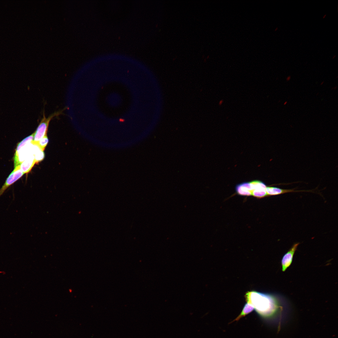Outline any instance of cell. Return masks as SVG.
Returning a JSON list of instances; mask_svg holds the SVG:
<instances>
[{
    "label": "cell",
    "mask_w": 338,
    "mask_h": 338,
    "mask_svg": "<svg viewBox=\"0 0 338 338\" xmlns=\"http://www.w3.org/2000/svg\"><path fill=\"white\" fill-rule=\"evenodd\" d=\"M48 142L49 139L46 135L41 139L36 145L43 151L48 144Z\"/></svg>",
    "instance_id": "7c38bea8"
},
{
    "label": "cell",
    "mask_w": 338,
    "mask_h": 338,
    "mask_svg": "<svg viewBox=\"0 0 338 338\" xmlns=\"http://www.w3.org/2000/svg\"><path fill=\"white\" fill-rule=\"evenodd\" d=\"M254 308L251 304L247 303L244 305L240 314L233 320V321H238L241 318L251 313Z\"/></svg>",
    "instance_id": "9c48e42d"
},
{
    "label": "cell",
    "mask_w": 338,
    "mask_h": 338,
    "mask_svg": "<svg viewBox=\"0 0 338 338\" xmlns=\"http://www.w3.org/2000/svg\"><path fill=\"white\" fill-rule=\"evenodd\" d=\"M323 82H324V81H323V82H322V83H321V85H322V84H323Z\"/></svg>",
    "instance_id": "ac0fdd59"
},
{
    "label": "cell",
    "mask_w": 338,
    "mask_h": 338,
    "mask_svg": "<svg viewBox=\"0 0 338 338\" xmlns=\"http://www.w3.org/2000/svg\"><path fill=\"white\" fill-rule=\"evenodd\" d=\"M24 174L19 169V165L14 167L13 171L7 178L5 183L0 189V197L9 186L21 177Z\"/></svg>",
    "instance_id": "3957f363"
},
{
    "label": "cell",
    "mask_w": 338,
    "mask_h": 338,
    "mask_svg": "<svg viewBox=\"0 0 338 338\" xmlns=\"http://www.w3.org/2000/svg\"><path fill=\"white\" fill-rule=\"evenodd\" d=\"M34 133L27 137L21 141L18 145L16 151H19L21 148L26 145L30 143L33 140Z\"/></svg>",
    "instance_id": "8fae6325"
},
{
    "label": "cell",
    "mask_w": 338,
    "mask_h": 338,
    "mask_svg": "<svg viewBox=\"0 0 338 338\" xmlns=\"http://www.w3.org/2000/svg\"><path fill=\"white\" fill-rule=\"evenodd\" d=\"M236 191L239 195L243 196L252 195L253 189L250 182H244L237 185Z\"/></svg>",
    "instance_id": "8992f818"
},
{
    "label": "cell",
    "mask_w": 338,
    "mask_h": 338,
    "mask_svg": "<svg viewBox=\"0 0 338 338\" xmlns=\"http://www.w3.org/2000/svg\"><path fill=\"white\" fill-rule=\"evenodd\" d=\"M63 111V110L56 112L48 118L46 117L44 113L43 117L34 133L33 139L32 141L33 144L37 145L41 139L47 135L49 125L51 120L54 117L62 114Z\"/></svg>",
    "instance_id": "7a4b0ae2"
},
{
    "label": "cell",
    "mask_w": 338,
    "mask_h": 338,
    "mask_svg": "<svg viewBox=\"0 0 338 338\" xmlns=\"http://www.w3.org/2000/svg\"><path fill=\"white\" fill-rule=\"evenodd\" d=\"M245 297L247 303L251 304L264 319L273 318L283 308L280 298L274 294L252 290L247 292Z\"/></svg>",
    "instance_id": "6da1fadb"
},
{
    "label": "cell",
    "mask_w": 338,
    "mask_h": 338,
    "mask_svg": "<svg viewBox=\"0 0 338 338\" xmlns=\"http://www.w3.org/2000/svg\"><path fill=\"white\" fill-rule=\"evenodd\" d=\"M278 29V28H276V29H275V31H277V30Z\"/></svg>",
    "instance_id": "e0dca14e"
},
{
    "label": "cell",
    "mask_w": 338,
    "mask_h": 338,
    "mask_svg": "<svg viewBox=\"0 0 338 338\" xmlns=\"http://www.w3.org/2000/svg\"><path fill=\"white\" fill-rule=\"evenodd\" d=\"M34 145L35 148H34L33 155L36 162L37 163L43 159L44 157V154L43 151L39 147L38 149H37V148H36V145Z\"/></svg>",
    "instance_id": "30bf717a"
},
{
    "label": "cell",
    "mask_w": 338,
    "mask_h": 338,
    "mask_svg": "<svg viewBox=\"0 0 338 338\" xmlns=\"http://www.w3.org/2000/svg\"><path fill=\"white\" fill-rule=\"evenodd\" d=\"M36 161L33 154L28 156L22 162L18 165L20 170L24 174L29 172L34 165Z\"/></svg>",
    "instance_id": "52a82bcc"
},
{
    "label": "cell",
    "mask_w": 338,
    "mask_h": 338,
    "mask_svg": "<svg viewBox=\"0 0 338 338\" xmlns=\"http://www.w3.org/2000/svg\"><path fill=\"white\" fill-rule=\"evenodd\" d=\"M335 57H336V55H334V56L333 57L332 59H334Z\"/></svg>",
    "instance_id": "2e32d148"
},
{
    "label": "cell",
    "mask_w": 338,
    "mask_h": 338,
    "mask_svg": "<svg viewBox=\"0 0 338 338\" xmlns=\"http://www.w3.org/2000/svg\"><path fill=\"white\" fill-rule=\"evenodd\" d=\"M299 244V243H294L283 256L281 260L282 269L283 271H285L291 264L294 255Z\"/></svg>",
    "instance_id": "5b68a950"
},
{
    "label": "cell",
    "mask_w": 338,
    "mask_h": 338,
    "mask_svg": "<svg viewBox=\"0 0 338 338\" xmlns=\"http://www.w3.org/2000/svg\"><path fill=\"white\" fill-rule=\"evenodd\" d=\"M290 78H291V76H288V77H287L286 78V80L287 81H289L290 79Z\"/></svg>",
    "instance_id": "4fadbf2b"
},
{
    "label": "cell",
    "mask_w": 338,
    "mask_h": 338,
    "mask_svg": "<svg viewBox=\"0 0 338 338\" xmlns=\"http://www.w3.org/2000/svg\"><path fill=\"white\" fill-rule=\"evenodd\" d=\"M293 189H282L273 187H267L266 189L267 195L274 196L292 192L306 191H296Z\"/></svg>",
    "instance_id": "ba28073f"
},
{
    "label": "cell",
    "mask_w": 338,
    "mask_h": 338,
    "mask_svg": "<svg viewBox=\"0 0 338 338\" xmlns=\"http://www.w3.org/2000/svg\"><path fill=\"white\" fill-rule=\"evenodd\" d=\"M287 101H285L284 103V105H285L287 103Z\"/></svg>",
    "instance_id": "9a60e30c"
},
{
    "label": "cell",
    "mask_w": 338,
    "mask_h": 338,
    "mask_svg": "<svg viewBox=\"0 0 338 338\" xmlns=\"http://www.w3.org/2000/svg\"><path fill=\"white\" fill-rule=\"evenodd\" d=\"M253 188L252 195L257 198H263L267 195L266 189L267 186L263 182L254 180L250 182Z\"/></svg>",
    "instance_id": "277c9868"
},
{
    "label": "cell",
    "mask_w": 338,
    "mask_h": 338,
    "mask_svg": "<svg viewBox=\"0 0 338 338\" xmlns=\"http://www.w3.org/2000/svg\"><path fill=\"white\" fill-rule=\"evenodd\" d=\"M326 16V14H325V15H324V16L323 17V18H325V17Z\"/></svg>",
    "instance_id": "5bb4252c"
}]
</instances>
